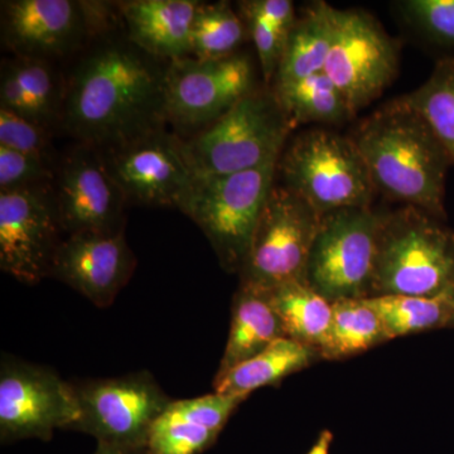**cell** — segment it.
<instances>
[{
    "mask_svg": "<svg viewBox=\"0 0 454 454\" xmlns=\"http://www.w3.org/2000/svg\"><path fill=\"white\" fill-rule=\"evenodd\" d=\"M167 66L125 33L95 38L65 83L59 128L98 151L164 128Z\"/></svg>",
    "mask_w": 454,
    "mask_h": 454,
    "instance_id": "6da1fadb",
    "label": "cell"
},
{
    "mask_svg": "<svg viewBox=\"0 0 454 454\" xmlns=\"http://www.w3.org/2000/svg\"><path fill=\"white\" fill-rule=\"evenodd\" d=\"M376 191L446 220L447 149L426 119L397 98L373 112L349 137Z\"/></svg>",
    "mask_w": 454,
    "mask_h": 454,
    "instance_id": "7a4b0ae2",
    "label": "cell"
},
{
    "mask_svg": "<svg viewBox=\"0 0 454 454\" xmlns=\"http://www.w3.org/2000/svg\"><path fill=\"white\" fill-rule=\"evenodd\" d=\"M453 286V230L414 206L381 214L372 297H438Z\"/></svg>",
    "mask_w": 454,
    "mask_h": 454,
    "instance_id": "3957f363",
    "label": "cell"
},
{
    "mask_svg": "<svg viewBox=\"0 0 454 454\" xmlns=\"http://www.w3.org/2000/svg\"><path fill=\"white\" fill-rule=\"evenodd\" d=\"M294 125L273 89L256 88L219 121L184 139L196 178L232 175L279 160Z\"/></svg>",
    "mask_w": 454,
    "mask_h": 454,
    "instance_id": "277c9868",
    "label": "cell"
},
{
    "mask_svg": "<svg viewBox=\"0 0 454 454\" xmlns=\"http://www.w3.org/2000/svg\"><path fill=\"white\" fill-rule=\"evenodd\" d=\"M319 215L370 207L376 188L356 145L336 131L310 129L286 143L277 176Z\"/></svg>",
    "mask_w": 454,
    "mask_h": 454,
    "instance_id": "5b68a950",
    "label": "cell"
},
{
    "mask_svg": "<svg viewBox=\"0 0 454 454\" xmlns=\"http://www.w3.org/2000/svg\"><path fill=\"white\" fill-rule=\"evenodd\" d=\"M276 162L259 168L196 178L184 214L202 230L221 267L240 273L254 232L271 188L276 184Z\"/></svg>",
    "mask_w": 454,
    "mask_h": 454,
    "instance_id": "8992f818",
    "label": "cell"
},
{
    "mask_svg": "<svg viewBox=\"0 0 454 454\" xmlns=\"http://www.w3.org/2000/svg\"><path fill=\"white\" fill-rule=\"evenodd\" d=\"M118 3L79 0L2 2V42L16 57L51 62L73 55L89 38L113 32Z\"/></svg>",
    "mask_w": 454,
    "mask_h": 454,
    "instance_id": "52a82bcc",
    "label": "cell"
},
{
    "mask_svg": "<svg viewBox=\"0 0 454 454\" xmlns=\"http://www.w3.org/2000/svg\"><path fill=\"white\" fill-rule=\"evenodd\" d=\"M80 418L71 430L130 454H145L149 432L172 399L148 372L73 382Z\"/></svg>",
    "mask_w": 454,
    "mask_h": 454,
    "instance_id": "ba28073f",
    "label": "cell"
},
{
    "mask_svg": "<svg viewBox=\"0 0 454 454\" xmlns=\"http://www.w3.org/2000/svg\"><path fill=\"white\" fill-rule=\"evenodd\" d=\"M322 215L283 184L271 188L239 277L262 291L306 282Z\"/></svg>",
    "mask_w": 454,
    "mask_h": 454,
    "instance_id": "9c48e42d",
    "label": "cell"
},
{
    "mask_svg": "<svg viewBox=\"0 0 454 454\" xmlns=\"http://www.w3.org/2000/svg\"><path fill=\"white\" fill-rule=\"evenodd\" d=\"M380 219L370 207L324 215L307 265L310 288L331 301L372 297Z\"/></svg>",
    "mask_w": 454,
    "mask_h": 454,
    "instance_id": "30bf717a",
    "label": "cell"
},
{
    "mask_svg": "<svg viewBox=\"0 0 454 454\" xmlns=\"http://www.w3.org/2000/svg\"><path fill=\"white\" fill-rule=\"evenodd\" d=\"M98 152L128 205L186 210L196 175L177 134L160 128Z\"/></svg>",
    "mask_w": 454,
    "mask_h": 454,
    "instance_id": "8fae6325",
    "label": "cell"
},
{
    "mask_svg": "<svg viewBox=\"0 0 454 454\" xmlns=\"http://www.w3.org/2000/svg\"><path fill=\"white\" fill-rule=\"evenodd\" d=\"M80 408L73 382L53 369L2 355L0 364V441L49 442L56 429L71 430Z\"/></svg>",
    "mask_w": 454,
    "mask_h": 454,
    "instance_id": "7c38bea8",
    "label": "cell"
},
{
    "mask_svg": "<svg viewBox=\"0 0 454 454\" xmlns=\"http://www.w3.org/2000/svg\"><path fill=\"white\" fill-rule=\"evenodd\" d=\"M255 89V70L245 53L216 59H175L167 66V122L195 136Z\"/></svg>",
    "mask_w": 454,
    "mask_h": 454,
    "instance_id": "4fadbf2b",
    "label": "cell"
},
{
    "mask_svg": "<svg viewBox=\"0 0 454 454\" xmlns=\"http://www.w3.org/2000/svg\"><path fill=\"white\" fill-rule=\"evenodd\" d=\"M399 68V46L363 11L337 9L336 33L325 73L358 110L380 97Z\"/></svg>",
    "mask_w": 454,
    "mask_h": 454,
    "instance_id": "5bb4252c",
    "label": "cell"
},
{
    "mask_svg": "<svg viewBox=\"0 0 454 454\" xmlns=\"http://www.w3.org/2000/svg\"><path fill=\"white\" fill-rule=\"evenodd\" d=\"M65 234L53 184L0 192V269L25 284L50 278Z\"/></svg>",
    "mask_w": 454,
    "mask_h": 454,
    "instance_id": "9a60e30c",
    "label": "cell"
},
{
    "mask_svg": "<svg viewBox=\"0 0 454 454\" xmlns=\"http://www.w3.org/2000/svg\"><path fill=\"white\" fill-rule=\"evenodd\" d=\"M53 195L65 236L124 231L127 200L94 146L74 143L59 158Z\"/></svg>",
    "mask_w": 454,
    "mask_h": 454,
    "instance_id": "2e32d148",
    "label": "cell"
},
{
    "mask_svg": "<svg viewBox=\"0 0 454 454\" xmlns=\"http://www.w3.org/2000/svg\"><path fill=\"white\" fill-rule=\"evenodd\" d=\"M136 268L137 259L124 231L82 232L65 236L50 278L67 284L98 309H107L129 283Z\"/></svg>",
    "mask_w": 454,
    "mask_h": 454,
    "instance_id": "e0dca14e",
    "label": "cell"
},
{
    "mask_svg": "<svg viewBox=\"0 0 454 454\" xmlns=\"http://www.w3.org/2000/svg\"><path fill=\"white\" fill-rule=\"evenodd\" d=\"M247 397L214 391L192 399L172 400L152 427L145 454L205 452Z\"/></svg>",
    "mask_w": 454,
    "mask_h": 454,
    "instance_id": "ac0fdd59",
    "label": "cell"
},
{
    "mask_svg": "<svg viewBox=\"0 0 454 454\" xmlns=\"http://www.w3.org/2000/svg\"><path fill=\"white\" fill-rule=\"evenodd\" d=\"M199 0H128L119 3L125 35L162 61L191 56V28Z\"/></svg>",
    "mask_w": 454,
    "mask_h": 454,
    "instance_id": "d6986e66",
    "label": "cell"
},
{
    "mask_svg": "<svg viewBox=\"0 0 454 454\" xmlns=\"http://www.w3.org/2000/svg\"><path fill=\"white\" fill-rule=\"evenodd\" d=\"M0 76V107L44 129L61 125L65 83L53 64L14 56L3 61Z\"/></svg>",
    "mask_w": 454,
    "mask_h": 454,
    "instance_id": "ffe728a7",
    "label": "cell"
},
{
    "mask_svg": "<svg viewBox=\"0 0 454 454\" xmlns=\"http://www.w3.org/2000/svg\"><path fill=\"white\" fill-rule=\"evenodd\" d=\"M283 337V325L265 292L240 283L232 301L231 325L216 376L240 365Z\"/></svg>",
    "mask_w": 454,
    "mask_h": 454,
    "instance_id": "44dd1931",
    "label": "cell"
},
{
    "mask_svg": "<svg viewBox=\"0 0 454 454\" xmlns=\"http://www.w3.org/2000/svg\"><path fill=\"white\" fill-rule=\"evenodd\" d=\"M337 9L316 2L297 17L286 47L274 83L294 82L324 73L336 33Z\"/></svg>",
    "mask_w": 454,
    "mask_h": 454,
    "instance_id": "7402d4cb",
    "label": "cell"
},
{
    "mask_svg": "<svg viewBox=\"0 0 454 454\" xmlns=\"http://www.w3.org/2000/svg\"><path fill=\"white\" fill-rule=\"evenodd\" d=\"M317 349L283 337L258 355L215 376L214 390L225 395H249L260 387L278 385L286 376L312 365L318 360Z\"/></svg>",
    "mask_w": 454,
    "mask_h": 454,
    "instance_id": "603a6c76",
    "label": "cell"
},
{
    "mask_svg": "<svg viewBox=\"0 0 454 454\" xmlns=\"http://www.w3.org/2000/svg\"><path fill=\"white\" fill-rule=\"evenodd\" d=\"M288 339L321 351L333 322V301L306 282L286 283L264 291Z\"/></svg>",
    "mask_w": 454,
    "mask_h": 454,
    "instance_id": "cb8c5ba5",
    "label": "cell"
},
{
    "mask_svg": "<svg viewBox=\"0 0 454 454\" xmlns=\"http://www.w3.org/2000/svg\"><path fill=\"white\" fill-rule=\"evenodd\" d=\"M273 91L294 128L310 122L339 125L356 115L325 71L294 82L274 83Z\"/></svg>",
    "mask_w": 454,
    "mask_h": 454,
    "instance_id": "d4e9b609",
    "label": "cell"
},
{
    "mask_svg": "<svg viewBox=\"0 0 454 454\" xmlns=\"http://www.w3.org/2000/svg\"><path fill=\"white\" fill-rule=\"evenodd\" d=\"M381 319L387 340L439 328H454V307L450 294L438 297L384 294L365 298Z\"/></svg>",
    "mask_w": 454,
    "mask_h": 454,
    "instance_id": "484cf974",
    "label": "cell"
},
{
    "mask_svg": "<svg viewBox=\"0 0 454 454\" xmlns=\"http://www.w3.org/2000/svg\"><path fill=\"white\" fill-rule=\"evenodd\" d=\"M333 322L319 357L343 360L389 340L378 313L365 300L333 301Z\"/></svg>",
    "mask_w": 454,
    "mask_h": 454,
    "instance_id": "4316f807",
    "label": "cell"
},
{
    "mask_svg": "<svg viewBox=\"0 0 454 454\" xmlns=\"http://www.w3.org/2000/svg\"><path fill=\"white\" fill-rule=\"evenodd\" d=\"M247 35L243 18L231 3L200 2L191 28V56L216 59L234 55Z\"/></svg>",
    "mask_w": 454,
    "mask_h": 454,
    "instance_id": "83f0119b",
    "label": "cell"
},
{
    "mask_svg": "<svg viewBox=\"0 0 454 454\" xmlns=\"http://www.w3.org/2000/svg\"><path fill=\"white\" fill-rule=\"evenodd\" d=\"M402 98L426 119L454 167V56L439 59L428 80Z\"/></svg>",
    "mask_w": 454,
    "mask_h": 454,
    "instance_id": "f1b7e54d",
    "label": "cell"
},
{
    "mask_svg": "<svg viewBox=\"0 0 454 454\" xmlns=\"http://www.w3.org/2000/svg\"><path fill=\"white\" fill-rule=\"evenodd\" d=\"M397 11L430 43L454 51V0H402Z\"/></svg>",
    "mask_w": 454,
    "mask_h": 454,
    "instance_id": "f546056e",
    "label": "cell"
},
{
    "mask_svg": "<svg viewBox=\"0 0 454 454\" xmlns=\"http://www.w3.org/2000/svg\"><path fill=\"white\" fill-rule=\"evenodd\" d=\"M51 138L52 131L0 107V146L32 155L56 168L59 160Z\"/></svg>",
    "mask_w": 454,
    "mask_h": 454,
    "instance_id": "4dcf8cb0",
    "label": "cell"
},
{
    "mask_svg": "<svg viewBox=\"0 0 454 454\" xmlns=\"http://www.w3.org/2000/svg\"><path fill=\"white\" fill-rule=\"evenodd\" d=\"M239 14L247 26V35L252 38L258 52L260 70L264 82L269 83L274 80L282 59L286 42L280 38L274 27L267 18L262 16L254 8L252 0L238 3Z\"/></svg>",
    "mask_w": 454,
    "mask_h": 454,
    "instance_id": "1f68e13d",
    "label": "cell"
},
{
    "mask_svg": "<svg viewBox=\"0 0 454 454\" xmlns=\"http://www.w3.org/2000/svg\"><path fill=\"white\" fill-rule=\"evenodd\" d=\"M56 168L32 155L0 146V192L51 186Z\"/></svg>",
    "mask_w": 454,
    "mask_h": 454,
    "instance_id": "d6a6232c",
    "label": "cell"
},
{
    "mask_svg": "<svg viewBox=\"0 0 454 454\" xmlns=\"http://www.w3.org/2000/svg\"><path fill=\"white\" fill-rule=\"evenodd\" d=\"M254 8L267 18L269 23L286 43L297 14L291 0H252Z\"/></svg>",
    "mask_w": 454,
    "mask_h": 454,
    "instance_id": "836d02e7",
    "label": "cell"
},
{
    "mask_svg": "<svg viewBox=\"0 0 454 454\" xmlns=\"http://www.w3.org/2000/svg\"><path fill=\"white\" fill-rule=\"evenodd\" d=\"M333 434L330 430H324L318 439L307 454H330L331 444H333Z\"/></svg>",
    "mask_w": 454,
    "mask_h": 454,
    "instance_id": "e575fe53",
    "label": "cell"
},
{
    "mask_svg": "<svg viewBox=\"0 0 454 454\" xmlns=\"http://www.w3.org/2000/svg\"><path fill=\"white\" fill-rule=\"evenodd\" d=\"M94 454H130L121 448L112 446V444L98 443L97 450Z\"/></svg>",
    "mask_w": 454,
    "mask_h": 454,
    "instance_id": "d590c367",
    "label": "cell"
},
{
    "mask_svg": "<svg viewBox=\"0 0 454 454\" xmlns=\"http://www.w3.org/2000/svg\"><path fill=\"white\" fill-rule=\"evenodd\" d=\"M450 300H452L453 307H454V286L452 292H450Z\"/></svg>",
    "mask_w": 454,
    "mask_h": 454,
    "instance_id": "8d00e7d4",
    "label": "cell"
}]
</instances>
